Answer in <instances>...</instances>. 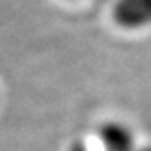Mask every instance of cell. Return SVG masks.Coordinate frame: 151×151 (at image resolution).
<instances>
[{
  "label": "cell",
  "instance_id": "obj_1",
  "mask_svg": "<svg viewBox=\"0 0 151 151\" xmlns=\"http://www.w3.org/2000/svg\"><path fill=\"white\" fill-rule=\"evenodd\" d=\"M111 14L114 24L124 30L151 27V0H118Z\"/></svg>",
  "mask_w": 151,
  "mask_h": 151
},
{
  "label": "cell",
  "instance_id": "obj_2",
  "mask_svg": "<svg viewBox=\"0 0 151 151\" xmlns=\"http://www.w3.org/2000/svg\"><path fill=\"white\" fill-rule=\"evenodd\" d=\"M96 139L103 151H134L138 150L134 131L121 121H104L97 126Z\"/></svg>",
  "mask_w": 151,
  "mask_h": 151
},
{
  "label": "cell",
  "instance_id": "obj_3",
  "mask_svg": "<svg viewBox=\"0 0 151 151\" xmlns=\"http://www.w3.org/2000/svg\"><path fill=\"white\" fill-rule=\"evenodd\" d=\"M69 151H91V150H89V146H87L84 141H74V143L69 146ZM134 151H151V145L141 146V148H138V150H134Z\"/></svg>",
  "mask_w": 151,
  "mask_h": 151
}]
</instances>
